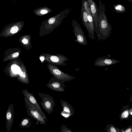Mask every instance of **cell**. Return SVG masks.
Segmentation results:
<instances>
[{
  "label": "cell",
  "instance_id": "5b68a950",
  "mask_svg": "<svg viewBox=\"0 0 132 132\" xmlns=\"http://www.w3.org/2000/svg\"><path fill=\"white\" fill-rule=\"evenodd\" d=\"M50 67L49 70L54 78L63 83L76 79L73 76L64 73L55 65H52Z\"/></svg>",
  "mask_w": 132,
  "mask_h": 132
},
{
  "label": "cell",
  "instance_id": "52a82bcc",
  "mask_svg": "<svg viewBox=\"0 0 132 132\" xmlns=\"http://www.w3.org/2000/svg\"><path fill=\"white\" fill-rule=\"evenodd\" d=\"M47 86L51 89L59 92H64L65 85L64 83L55 78H52L46 84Z\"/></svg>",
  "mask_w": 132,
  "mask_h": 132
},
{
  "label": "cell",
  "instance_id": "e0dca14e",
  "mask_svg": "<svg viewBox=\"0 0 132 132\" xmlns=\"http://www.w3.org/2000/svg\"><path fill=\"white\" fill-rule=\"evenodd\" d=\"M113 7L115 11L118 13H122L126 11L125 7L120 4H116L113 6Z\"/></svg>",
  "mask_w": 132,
  "mask_h": 132
},
{
  "label": "cell",
  "instance_id": "4fadbf2b",
  "mask_svg": "<svg viewBox=\"0 0 132 132\" xmlns=\"http://www.w3.org/2000/svg\"><path fill=\"white\" fill-rule=\"evenodd\" d=\"M89 5L91 12L94 23V29L96 28L98 26V10L97 5L94 0H87Z\"/></svg>",
  "mask_w": 132,
  "mask_h": 132
},
{
  "label": "cell",
  "instance_id": "603a6c76",
  "mask_svg": "<svg viewBox=\"0 0 132 132\" xmlns=\"http://www.w3.org/2000/svg\"><path fill=\"white\" fill-rule=\"evenodd\" d=\"M48 12V11L46 10H42L40 11V13L42 14H46Z\"/></svg>",
  "mask_w": 132,
  "mask_h": 132
},
{
  "label": "cell",
  "instance_id": "f1b7e54d",
  "mask_svg": "<svg viewBox=\"0 0 132 132\" xmlns=\"http://www.w3.org/2000/svg\"></svg>",
  "mask_w": 132,
  "mask_h": 132
},
{
  "label": "cell",
  "instance_id": "5bb4252c",
  "mask_svg": "<svg viewBox=\"0 0 132 132\" xmlns=\"http://www.w3.org/2000/svg\"><path fill=\"white\" fill-rule=\"evenodd\" d=\"M132 116V108H129V106L126 105L123 106L119 115L121 120H127L129 119Z\"/></svg>",
  "mask_w": 132,
  "mask_h": 132
},
{
  "label": "cell",
  "instance_id": "484cf974",
  "mask_svg": "<svg viewBox=\"0 0 132 132\" xmlns=\"http://www.w3.org/2000/svg\"><path fill=\"white\" fill-rule=\"evenodd\" d=\"M40 59L42 61H43L44 59V57L43 56L40 57Z\"/></svg>",
  "mask_w": 132,
  "mask_h": 132
},
{
  "label": "cell",
  "instance_id": "83f0119b",
  "mask_svg": "<svg viewBox=\"0 0 132 132\" xmlns=\"http://www.w3.org/2000/svg\"></svg>",
  "mask_w": 132,
  "mask_h": 132
},
{
  "label": "cell",
  "instance_id": "30bf717a",
  "mask_svg": "<svg viewBox=\"0 0 132 132\" xmlns=\"http://www.w3.org/2000/svg\"><path fill=\"white\" fill-rule=\"evenodd\" d=\"M120 61L114 59L103 56L97 58L94 62V65L97 67H104L117 63Z\"/></svg>",
  "mask_w": 132,
  "mask_h": 132
},
{
  "label": "cell",
  "instance_id": "9c48e42d",
  "mask_svg": "<svg viewBox=\"0 0 132 132\" xmlns=\"http://www.w3.org/2000/svg\"><path fill=\"white\" fill-rule=\"evenodd\" d=\"M14 117L13 104L11 103L8 106L6 112V128L7 132L10 131L13 122Z\"/></svg>",
  "mask_w": 132,
  "mask_h": 132
},
{
  "label": "cell",
  "instance_id": "3957f363",
  "mask_svg": "<svg viewBox=\"0 0 132 132\" xmlns=\"http://www.w3.org/2000/svg\"><path fill=\"white\" fill-rule=\"evenodd\" d=\"M38 95L42 101L40 102L43 109L48 114L53 111L55 106V101L53 97L50 95L41 93H39Z\"/></svg>",
  "mask_w": 132,
  "mask_h": 132
},
{
  "label": "cell",
  "instance_id": "7402d4cb",
  "mask_svg": "<svg viewBox=\"0 0 132 132\" xmlns=\"http://www.w3.org/2000/svg\"><path fill=\"white\" fill-rule=\"evenodd\" d=\"M19 55V53L18 52H15L13 53L12 55V57H16L18 56Z\"/></svg>",
  "mask_w": 132,
  "mask_h": 132
},
{
  "label": "cell",
  "instance_id": "cb8c5ba5",
  "mask_svg": "<svg viewBox=\"0 0 132 132\" xmlns=\"http://www.w3.org/2000/svg\"><path fill=\"white\" fill-rule=\"evenodd\" d=\"M22 42L24 44H26L27 43L28 41L27 39H24L22 41Z\"/></svg>",
  "mask_w": 132,
  "mask_h": 132
},
{
  "label": "cell",
  "instance_id": "ba28073f",
  "mask_svg": "<svg viewBox=\"0 0 132 132\" xmlns=\"http://www.w3.org/2000/svg\"><path fill=\"white\" fill-rule=\"evenodd\" d=\"M60 104L63 109L60 113V115L65 118H69L74 115L75 111L72 105L67 102L61 100Z\"/></svg>",
  "mask_w": 132,
  "mask_h": 132
},
{
  "label": "cell",
  "instance_id": "ac0fdd59",
  "mask_svg": "<svg viewBox=\"0 0 132 132\" xmlns=\"http://www.w3.org/2000/svg\"><path fill=\"white\" fill-rule=\"evenodd\" d=\"M11 69L13 73L15 74H19L21 71L20 67L15 64H13L11 65Z\"/></svg>",
  "mask_w": 132,
  "mask_h": 132
},
{
  "label": "cell",
  "instance_id": "8992f818",
  "mask_svg": "<svg viewBox=\"0 0 132 132\" xmlns=\"http://www.w3.org/2000/svg\"><path fill=\"white\" fill-rule=\"evenodd\" d=\"M22 92L28 100L35 106L39 112L43 116L46 121L47 122V118L45 114L42 110L33 94L32 93L29 92L27 89L22 90Z\"/></svg>",
  "mask_w": 132,
  "mask_h": 132
},
{
  "label": "cell",
  "instance_id": "44dd1931",
  "mask_svg": "<svg viewBox=\"0 0 132 132\" xmlns=\"http://www.w3.org/2000/svg\"><path fill=\"white\" fill-rule=\"evenodd\" d=\"M123 132H132V125H129L127 128H122Z\"/></svg>",
  "mask_w": 132,
  "mask_h": 132
},
{
  "label": "cell",
  "instance_id": "ffe728a7",
  "mask_svg": "<svg viewBox=\"0 0 132 132\" xmlns=\"http://www.w3.org/2000/svg\"><path fill=\"white\" fill-rule=\"evenodd\" d=\"M18 30L19 29L17 26H14L11 28L10 32L12 34H15L18 31Z\"/></svg>",
  "mask_w": 132,
  "mask_h": 132
},
{
  "label": "cell",
  "instance_id": "277c9868",
  "mask_svg": "<svg viewBox=\"0 0 132 132\" xmlns=\"http://www.w3.org/2000/svg\"><path fill=\"white\" fill-rule=\"evenodd\" d=\"M72 25L73 31L76 38L75 40V41L80 44L86 46L87 42L84 32L76 19H74L72 20Z\"/></svg>",
  "mask_w": 132,
  "mask_h": 132
},
{
  "label": "cell",
  "instance_id": "8fae6325",
  "mask_svg": "<svg viewBox=\"0 0 132 132\" xmlns=\"http://www.w3.org/2000/svg\"><path fill=\"white\" fill-rule=\"evenodd\" d=\"M81 18L83 24L86 28L88 32L89 38L93 40L88 20V14L85 8L84 3L82 1H81Z\"/></svg>",
  "mask_w": 132,
  "mask_h": 132
},
{
  "label": "cell",
  "instance_id": "6da1fadb",
  "mask_svg": "<svg viewBox=\"0 0 132 132\" xmlns=\"http://www.w3.org/2000/svg\"><path fill=\"white\" fill-rule=\"evenodd\" d=\"M105 10L104 4L99 0L98 26L94 30L97 34L98 40H105L110 36L111 33L112 27L108 21L105 13Z\"/></svg>",
  "mask_w": 132,
  "mask_h": 132
},
{
  "label": "cell",
  "instance_id": "9a60e30c",
  "mask_svg": "<svg viewBox=\"0 0 132 132\" xmlns=\"http://www.w3.org/2000/svg\"><path fill=\"white\" fill-rule=\"evenodd\" d=\"M19 126L23 128H28L31 127L32 126V122L30 118L27 117L23 118L20 121Z\"/></svg>",
  "mask_w": 132,
  "mask_h": 132
},
{
  "label": "cell",
  "instance_id": "2e32d148",
  "mask_svg": "<svg viewBox=\"0 0 132 132\" xmlns=\"http://www.w3.org/2000/svg\"><path fill=\"white\" fill-rule=\"evenodd\" d=\"M105 130L107 132H122V129L116 127L112 124L107 125Z\"/></svg>",
  "mask_w": 132,
  "mask_h": 132
},
{
  "label": "cell",
  "instance_id": "d6986e66",
  "mask_svg": "<svg viewBox=\"0 0 132 132\" xmlns=\"http://www.w3.org/2000/svg\"><path fill=\"white\" fill-rule=\"evenodd\" d=\"M61 132H72V131L70 128L67 127V126L62 124L61 127Z\"/></svg>",
  "mask_w": 132,
  "mask_h": 132
},
{
  "label": "cell",
  "instance_id": "7a4b0ae2",
  "mask_svg": "<svg viewBox=\"0 0 132 132\" xmlns=\"http://www.w3.org/2000/svg\"><path fill=\"white\" fill-rule=\"evenodd\" d=\"M24 100L25 103L27 114L32 119L36 120L35 125L40 124L46 125V121L35 106L28 101L25 96Z\"/></svg>",
  "mask_w": 132,
  "mask_h": 132
},
{
  "label": "cell",
  "instance_id": "7c38bea8",
  "mask_svg": "<svg viewBox=\"0 0 132 132\" xmlns=\"http://www.w3.org/2000/svg\"><path fill=\"white\" fill-rule=\"evenodd\" d=\"M88 14V20L93 40L95 38L94 34V21L91 12L89 5L87 0H82Z\"/></svg>",
  "mask_w": 132,
  "mask_h": 132
},
{
  "label": "cell",
  "instance_id": "4316f807",
  "mask_svg": "<svg viewBox=\"0 0 132 132\" xmlns=\"http://www.w3.org/2000/svg\"><path fill=\"white\" fill-rule=\"evenodd\" d=\"M128 1L129 2H131L132 4V0H128Z\"/></svg>",
  "mask_w": 132,
  "mask_h": 132
},
{
  "label": "cell",
  "instance_id": "d4e9b609",
  "mask_svg": "<svg viewBox=\"0 0 132 132\" xmlns=\"http://www.w3.org/2000/svg\"><path fill=\"white\" fill-rule=\"evenodd\" d=\"M129 101L132 103V94H131L129 99Z\"/></svg>",
  "mask_w": 132,
  "mask_h": 132
}]
</instances>
